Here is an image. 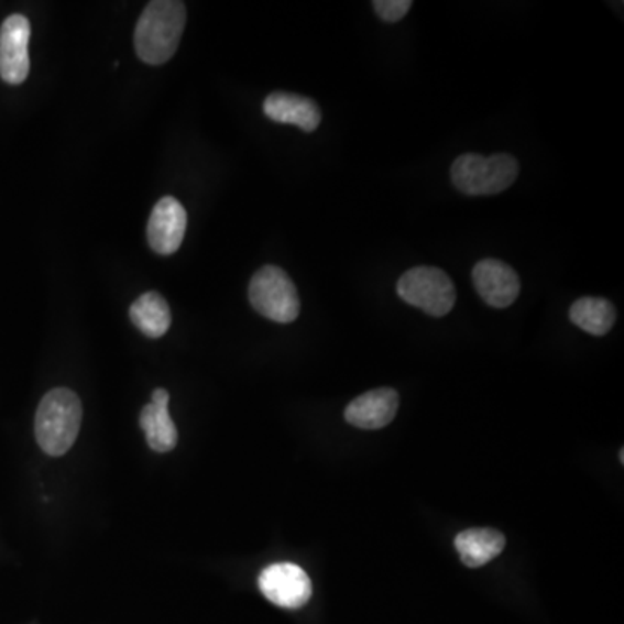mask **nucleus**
<instances>
[{
	"label": "nucleus",
	"mask_w": 624,
	"mask_h": 624,
	"mask_svg": "<svg viewBox=\"0 0 624 624\" xmlns=\"http://www.w3.org/2000/svg\"><path fill=\"white\" fill-rule=\"evenodd\" d=\"M186 26V6L177 0H153L135 26L134 45L139 59L164 65L176 54Z\"/></svg>",
	"instance_id": "nucleus-1"
},
{
	"label": "nucleus",
	"mask_w": 624,
	"mask_h": 624,
	"mask_svg": "<svg viewBox=\"0 0 624 624\" xmlns=\"http://www.w3.org/2000/svg\"><path fill=\"white\" fill-rule=\"evenodd\" d=\"M83 403L69 388H54L42 397L35 415V437L42 451L63 457L77 441L83 425Z\"/></svg>",
	"instance_id": "nucleus-2"
},
{
	"label": "nucleus",
	"mask_w": 624,
	"mask_h": 624,
	"mask_svg": "<svg viewBox=\"0 0 624 624\" xmlns=\"http://www.w3.org/2000/svg\"><path fill=\"white\" fill-rule=\"evenodd\" d=\"M518 176V162L511 153L482 156L466 153L451 165V180L463 195H499L511 188Z\"/></svg>",
	"instance_id": "nucleus-3"
},
{
	"label": "nucleus",
	"mask_w": 624,
	"mask_h": 624,
	"mask_svg": "<svg viewBox=\"0 0 624 624\" xmlns=\"http://www.w3.org/2000/svg\"><path fill=\"white\" fill-rule=\"evenodd\" d=\"M397 294L404 303L434 318L448 315L457 303V291L451 277L439 267L430 265L406 271L397 282Z\"/></svg>",
	"instance_id": "nucleus-4"
},
{
	"label": "nucleus",
	"mask_w": 624,
	"mask_h": 624,
	"mask_svg": "<svg viewBox=\"0 0 624 624\" xmlns=\"http://www.w3.org/2000/svg\"><path fill=\"white\" fill-rule=\"evenodd\" d=\"M249 298L259 315L282 325L295 321L300 313V300L294 282L276 265H264L253 274Z\"/></svg>",
	"instance_id": "nucleus-5"
},
{
	"label": "nucleus",
	"mask_w": 624,
	"mask_h": 624,
	"mask_svg": "<svg viewBox=\"0 0 624 624\" xmlns=\"http://www.w3.org/2000/svg\"><path fill=\"white\" fill-rule=\"evenodd\" d=\"M262 595L277 607L300 609L313 596V583L297 563L280 562L265 568L259 576Z\"/></svg>",
	"instance_id": "nucleus-6"
},
{
	"label": "nucleus",
	"mask_w": 624,
	"mask_h": 624,
	"mask_svg": "<svg viewBox=\"0 0 624 624\" xmlns=\"http://www.w3.org/2000/svg\"><path fill=\"white\" fill-rule=\"evenodd\" d=\"M30 21L13 14L0 26V77L11 86L25 83L30 72Z\"/></svg>",
	"instance_id": "nucleus-7"
},
{
	"label": "nucleus",
	"mask_w": 624,
	"mask_h": 624,
	"mask_svg": "<svg viewBox=\"0 0 624 624\" xmlns=\"http://www.w3.org/2000/svg\"><path fill=\"white\" fill-rule=\"evenodd\" d=\"M472 282L479 297L496 309L512 306L521 294L517 273L499 259H482L473 265Z\"/></svg>",
	"instance_id": "nucleus-8"
},
{
	"label": "nucleus",
	"mask_w": 624,
	"mask_h": 624,
	"mask_svg": "<svg viewBox=\"0 0 624 624\" xmlns=\"http://www.w3.org/2000/svg\"><path fill=\"white\" fill-rule=\"evenodd\" d=\"M188 216L183 205L172 196H165L153 207L147 221V241L160 255H172L179 250L186 234Z\"/></svg>",
	"instance_id": "nucleus-9"
},
{
	"label": "nucleus",
	"mask_w": 624,
	"mask_h": 624,
	"mask_svg": "<svg viewBox=\"0 0 624 624\" xmlns=\"http://www.w3.org/2000/svg\"><path fill=\"white\" fill-rule=\"evenodd\" d=\"M397 409H399L397 392L391 387H382L355 397L347 406L343 416L347 424L354 425L358 429L376 430L387 427L396 418Z\"/></svg>",
	"instance_id": "nucleus-10"
},
{
	"label": "nucleus",
	"mask_w": 624,
	"mask_h": 624,
	"mask_svg": "<svg viewBox=\"0 0 624 624\" xmlns=\"http://www.w3.org/2000/svg\"><path fill=\"white\" fill-rule=\"evenodd\" d=\"M168 392L165 388L153 391L152 403L141 412V429L146 434L150 448L156 453H167L177 446V429L168 413Z\"/></svg>",
	"instance_id": "nucleus-11"
},
{
	"label": "nucleus",
	"mask_w": 624,
	"mask_h": 624,
	"mask_svg": "<svg viewBox=\"0 0 624 624\" xmlns=\"http://www.w3.org/2000/svg\"><path fill=\"white\" fill-rule=\"evenodd\" d=\"M267 119L277 123H292L304 132H315L321 123V110L313 99L288 92H273L264 101Z\"/></svg>",
	"instance_id": "nucleus-12"
},
{
	"label": "nucleus",
	"mask_w": 624,
	"mask_h": 624,
	"mask_svg": "<svg viewBox=\"0 0 624 624\" xmlns=\"http://www.w3.org/2000/svg\"><path fill=\"white\" fill-rule=\"evenodd\" d=\"M506 539L500 530L491 527H475L461 530L455 538V548L467 568H482L505 550Z\"/></svg>",
	"instance_id": "nucleus-13"
},
{
	"label": "nucleus",
	"mask_w": 624,
	"mask_h": 624,
	"mask_svg": "<svg viewBox=\"0 0 624 624\" xmlns=\"http://www.w3.org/2000/svg\"><path fill=\"white\" fill-rule=\"evenodd\" d=\"M131 319L150 339H160L171 328L172 315L167 300L156 292H147L132 304Z\"/></svg>",
	"instance_id": "nucleus-14"
},
{
	"label": "nucleus",
	"mask_w": 624,
	"mask_h": 624,
	"mask_svg": "<svg viewBox=\"0 0 624 624\" xmlns=\"http://www.w3.org/2000/svg\"><path fill=\"white\" fill-rule=\"evenodd\" d=\"M569 318L587 333L604 337L616 322V309L605 298L583 297L572 304Z\"/></svg>",
	"instance_id": "nucleus-15"
},
{
	"label": "nucleus",
	"mask_w": 624,
	"mask_h": 624,
	"mask_svg": "<svg viewBox=\"0 0 624 624\" xmlns=\"http://www.w3.org/2000/svg\"><path fill=\"white\" fill-rule=\"evenodd\" d=\"M375 13L382 18L385 23H397L408 14L412 9V0H375L372 2Z\"/></svg>",
	"instance_id": "nucleus-16"
}]
</instances>
